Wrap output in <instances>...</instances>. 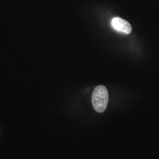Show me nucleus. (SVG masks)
Masks as SVG:
<instances>
[{
  "label": "nucleus",
  "instance_id": "nucleus-1",
  "mask_svg": "<svg viewBox=\"0 0 159 159\" xmlns=\"http://www.w3.org/2000/svg\"><path fill=\"white\" fill-rule=\"evenodd\" d=\"M108 93L104 85H98L92 94V104L94 109L98 113H103L107 107Z\"/></svg>",
  "mask_w": 159,
  "mask_h": 159
},
{
  "label": "nucleus",
  "instance_id": "nucleus-2",
  "mask_svg": "<svg viewBox=\"0 0 159 159\" xmlns=\"http://www.w3.org/2000/svg\"><path fill=\"white\" fill-rule=\"evenodd\" d=\"M111 25L116 31L125 34H130L132 31L130 24L120 17H115L112 19Z\"/></svg>",
  "mask_w": 159,
  "mask_h": 159
}]
</instances>
